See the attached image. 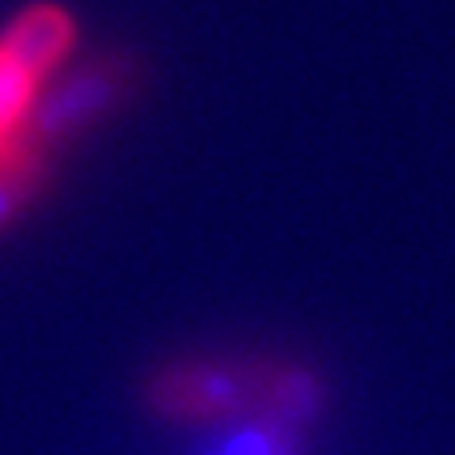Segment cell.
Returning a JSON list of instances; mask_svg holds the SVG:
<instances>
[{"label":"cell","instance_id":"cell-2","mask_svg":"<svg viewBox=\"0 0 455 455\" xmlns=\"http://www.w3.org/2000/svg\"><path fill=\"white\" fill-rule=\"evenodd\" d=\"M0 42L20 53L27 65H35L42 76H50L57 65L65 61L76 46V23L61 4H50V0H38V4H27L16 20H12Z\"/></svg>","mask_w":455,"mask_h":455},{"label":"cell","instance_id":"cell-1","mask_svg":"<svg viewBox=\"0 0 455 455\" xmlns=\"http://www.w3.org/2000/svg\"><path fill=\"white\" fill-rule=\"evenodd\" d=\"M274 368L247 361H175L160 368L148 387V410L164 421L182 425H235L266 414Z\"/></svg>","mask_w":455,"mask_h":455},{"label":"cell","instance_id":"cell-4","mask_svg":"<svg viewBox=\"0 0 455 455\" xmlns=\"http://www.w3.org/2000/svg\"><path fill=\"white\" fill-rule=\"evenodd\" d=\"M209 455H300V429L289 421L254 414L228 429Z\"/></svg>","mask_w":455,"mask_h":455},{"label":"cell","instance_id":"cell-3","mask_svg":"<svg viewBox=\"0 0 455 455\" xmlns=\"http://www.w3.org/2000/svg\"><path fill=\"white\" fill-rule=\"evenodd\" d=\"M42 84L46 76L0 42V152H8L31 133Z\"/></svg>","mask_w":455,"mask_h":455}]
</instances>
